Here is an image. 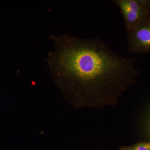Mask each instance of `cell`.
I'll return each instance as SVG.
<instances>
[{"instance_id":"3","label":"cell","mask_w":150,"mask_h":150,"mask_svg":"<svg viewBox=\"0 0 150 150\" xmlns=\"http://www.w3.org/2000/svg\"><path fill=\"white\" fill-rule=\"evenodd\" d=\"M129 53L150 52V17L148 16L132 29L127 31Z\"/></svg>"},{"instance_id":"2","label":"cell","mask_w":150,"mask_h":150,"mask_svg":"<svg viewBox=\"0 0 150 150\" xmlns=\"http://www.w3.org/2000/svg\"><path fill=\"white\" fill-rule=\"evenodd\" d=\"M123 15L126 31L130 30L149 16L146 0H114Z\"/></svg>"},{"instance_id":"1","label":"cell","mask_w":150,"mask_h":150,"mask_svg":"<svg viewBox=\"0 0 150 150\" xmlns=\"http://www.w3.org/2000/svg\"><path fill=\"white\" fill-rule=\"evenodd\" d=\"M47 62L57 85L77 108L115 106L139 71L133 59L115 54L100 38L50 35Z\"/></svg>"},{"instance_id":"4","label":"cell","mask_w":150,"mask_h":150,"mask_svg":"<svg viewBox=\"0 0 150 150\" xmlns=\"http://www.w3.org/2000/svg\"><path fill=\"white\" fill-rule=\"evenodd\" d=\"M126 148L128 150H150V143H139Z\"/></svg>"},{"instance_id":"6","label":"cell","mask_w":150,"mask_h":150,"mask_svg":"<svg viewBox=\"0 0 150 150\" xmlns=\"http://www.w3.org/2000/svg\"><path fill=\"white\" fill-rule=\"evenodd\" d=\"M121 150H128L126 148H123V149H121Z\"/></svg>"},{"instance_id":"5","label":"cell","mask_w":150,"mask_h":150,"mask_svg":"<svg viewBox=\"0 0 150 150\" xmlns=\"http://www.w3.org/2000/svg\"><path fill=\"white\" fill-rule=\"evenodd\" d=\"M146 6L148 16L150 17V0H146Z\"/></svg>"}]
</instances>
